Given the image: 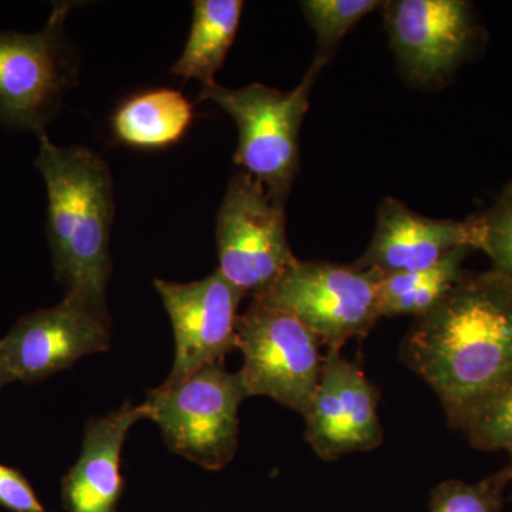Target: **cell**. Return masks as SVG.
Listing matches in <instances>:
<instances>
[{
  "label": "cell",
  "instance_id": "6da1fadb",
  "mask_svg": "<svg viewBox=\"0 0 512 512\" xmlns=\"http://www.w3.org/2000/svg\"><path fill=\"white\" fill-rule=\"evenodd\" d=\"M400 359L433 389L453 427L512 370V278L494 268L464 272L433 311L414 320Z\"/></svg>",
  "mask_w": 512,
  "mask_h": 512
},
{
  "label": "cell",
  "instance_id": "7c38bea8",
  "mask_svg": "<svg viewBox=\"0 0 512 512\" xmlns=\"http://www.w3.org/2000/svg\"><path fill=\"white\" fill-rule=\"evenodd\" d=\"M154 285L175 338L174 366L164 383L181 382L202 367L224 362L237 349L238 306L245 295L220 272L190 284L156 279Z\"/></svg>",
  "mask_w": 512,
  "mask_h": 512
},
{
  "label": "cell",
  "instance_id": "44dd1931",
  "mask_svg": "<svg viewBox=\"0 0 512 512\" xmlns=\"http://www.w3.org/2000/svg\"><path fill=\"white\" fill-rule=\"evenodd\" d=\"M483 224V251L493 268L512 278V183L505 185L487 211L480 214Z\"/></svg>",
  "mask_w": 512,
  "mask_h": 512
},
{
  "label": "cell",
  "instance_id": "9c48e42d",
  "mask_svg": "<svg viewBox=\"0 0 512 512\" xmlns=\"http://www.w3.org/2000/svg\"><path fill=\"white\" fill-rule=\"evenodd\" d=\"M383 16L400 73L421 89L446 82L481 43L476 10L463 0H393Z\"/></svg>",
  "mask_w": 512,
  "mask_h": 512
},
{
  "label": "cell",
  "instance_id": "cb8c5ba5",
  "mask_svg": "<svg viewBox=\"0 0 512 512\" xmlns=\"http://www.w3.org/2000/svg\"><path fill=\"white\" fill-rule=\"evenodd\" d=\"M501 476L505 478L507 483H511L512 481V451L510 453V458H508L507 466L500 471Z\"/></svg>",
  "mask_w": 512,
  "mask_h": 512
},
{
  "label": "cell",
  "instance_id": "30bf717a",
  "mask_svg": "<svg viewBox=\"0 0 512 512\" xmlns=\"http://www.w3.org/2000/svg\"><path fill=\"white\" fill-rule=\"evenodd\" d=\"M110 319L76 296L23 316L0 340L13 379L37 383L77 360L110 348Z\"/></svg>",
  "mask_w": 512,
  "mask_h": 512
},
{
  "label": "cell",
  "instance_id": "8fae6325",
  "mask_svg": "<svg viewBox=\"0 0 512 512\" xmlns=\"http://www.w3.org/2000/svg\"><path fill=\"white\" fill-rule=\"evenodd\" d=\"M305 421L306 441L326 461L367 453L383 443L377 387L340 350L329 349L323 359Z\"/></svg>",
  "mask_w": 512,
  "mask_h": 512
},
{
  "label": "cell",
  "instance_id": "603a6c76",
  "mask_svg": "<svg viewBox=\"0 0 512 512\" xmlns=\"http://www.w3.org/2000/svg\"><path fill=\"white\" fill-rule=\"evenodd\" d=\"M13 382H15V379L10 375L5 359H3L2 350H0V389H2L3 386H6V384Z\"/></svg>",
  "mask_w": 512,
  "mask_h": 512
},
{
  "label": "cell",
  "instance_id": "7a4b0ae2",
  "mask_svg": "<svg viewBox=\"0 0 512 512\" xmlns=\"http://www.w3.org/2000/svg\"><path fill=\"white\" fill-rule=\"evenodd\" d=\"M39 138L35 164L46 184L47 238L56 279L66 286V295L107 312L114 221L109 165L89 148L59 147L46 134Z\"/></svg>",
  "mask_w": 512,
  "mask_h": 512
},
{
  "label": "cell",
  "instance_id": "277c9868",
  "mask_svg": "<svg viewBox=\"0 0 512 512\" xmlns=\"http://www.w3.org/2000/svg\"><path fill=\"white\" fill-rule=\"evenodd\" d=\"M247 397L239 372L229 373L220 362L150 390L143 406L174 453L218 471L237 454L239 406Z\"/></svg>",
  "mask_w": 512,
  "mask_h": 512
},
{
  "label": "cell",
  "instance_id": "7402d4cb",
  "mask_svg": "<svg viewBox=\"0 0 512 512\" xmlns=\"http://www.w3.org/2000/svg\"><path fill=\"white\" fill-rule=\"evenodd\" d=\"M0 505L12 512H46L20 471L0 464Z\"/></svg>",
  "mask_w": 512,
  "mask_h": 512
},
{
  "label": "cell",
  "instance_id": "5bb4252c",
  "mask_svg": "<svg viewBox=\"0 0 512 512\" xmlns=\"http://www.w3.org/2000/svg\"><path fill=\"white\" fill-rule=\"evenodd\" d=\"M147 419L143 404H124L100 419L89 420L82 454L62 481L64 508L69 512H117L124 490L121 450L128 431Z\"/></svg>",
  "mask_w": 512,
  "mask_h": 512
},
{
  "label": "cell",
  "instance_id": "ffe728a7",
  "mask_svg": "<svg viewBox=\"0 0 512 512\" xmlns=\"http://www.w3.org/2000/svg\"><path fill=\"white\" fill-rule=\"evenodd\" d=\"M507 484L500 471L476 484L444 481L431 493L430 512H501Z\"/></svg>",
  "mask_w": 512,
  "mask_h": 512
},
{
  "label": "cell",
  "instance_id": "e0dca14e",
  "mask_svg": "<svg viewBox=\"0 0 512 512\" xmlns=\"http://www.w3.org/2000/svg\"><path fill=\"white\" fill-rule=\"evenodd\" d=\"M470 247L454 249L424 271L382 275L379 281L380 315L421 316L433 311L463 276L464 259L473 252Z\"/></svg>",
  "mask_w": 512,
  "mask_h": 512
},
{
  "label": "cell",
  "instance_id": "9a60e30c",
  "mask_svg": "<svg viewBox=\"0 0 512 512\" xmlns=\"http://www.w3.org/2000/svg\"><path fill=\"white\" fill-rule=\"evenodd\" d=\"M242 10L241 0H195L190 35L171 72L185 80H198L202 87L217 83L215 74L237 36Z\"/></svg>",
  "mask_w": 512,
  "mask_h": 512
},
{
  "label": "cell",
  "instance_id": "8992f818",
  "mask_svg": "<svg viewBox=\"0 0 512 512\" xmlns=\"http://www.w3.org/2000/svg\"><path fill=\"white\" fill-rule=\"evenodd\" d=\"M70 9L57 3L39 32H0V126L42 136L55 119L77 77L64 32Z\"/></svg>",
  "mask_w": 512,
  "mask_h": 512
},
{
  "label": "cell",
  "instance_id": "4fadbf2b",
  "mask_svg": "<svg viewBox=\"0 0 512 512\" xmlns=\"http://www.w3.org/2000/svg\"><path fill=\"white\" fill-rule=\"evenodd\" d=\"M481 244L480 214L464 221L436 220L387 197L377 208L372 241L356 265L380 275L424 271L439 264L454 249L470 247L480 251Z\"/></svg>",
  "mask_w": 512,
  "mask_h": 512
},
{
  "label": "cell",
  "instance_id": "52a82bcc",
  "mask_svg": "<svg viewBox=\"0 0 512 512\" xmlns=\"http://www.w3.org/2000/svg\"><path fill=\"white\" fill-rule=\"evenodd\" d=\"M320 345L292 313L252 299L237 323V349L244 355L239 375L248 396L269 397L305 417L325 359Z\"/></svg>",
  "mask_w": 512,
  "mask_h": 512
},
{
  "label": "cell",
  "instance_id": "ac0fdd59",
  "mask_svg": "<svg viewBox=\"0 0 512 512\" xmlns=\"http://www.w3.org/2000/svg\"><path fill=\"white\" fill-rule=\"evenodd\" d=\"M453 429L481 451H512V370L488 387L458 417Z\"/></svg>",
  "mask_w": 512,
  "mask_h": 512
},
{
  "label": "cell",
  "instance_id": "d6986e66",
  "mask_svg": "<svg viewBox=\"0 0 512 512\" xmlns=\"http://www.w3.org/2000/svg\"><path fill=\"white\" fill-rule=\"evenodd\" d=\"M379 0H305L303 15L311 26L318 43L316 59L329 62L343 37L373 10L380 8Z\"/></svg>",
  "mask_w": 512,
  "mask_h": 512
},
{
  "label": "cell",
  "instance_id": "5b68a950",
  "mask_svg": "<svg viewBox=\"0 0 512 512\" xmlns=\"http://www.w3.org/2000/svg\"><path fill=\"white\" fill-rule=\"evenodd\" d=\"M382 275L357 265L299 261L256 301L292 313L322 345L340 350L348 340L365 338L382 318Z\"/></svg>",
  "mask_w": 512,
  "mask_h": 512
},
{
  "label": "cell",
  "instance_id": "2e32d148",
  "mask_svg": "<svg viewBox=\"0 0 512 512\" xmlns=\"http://www.w3.org/2000/svg\"><path fill=\"white\" fill-rule=\"evenodd\" d=\"M194 120L192 104L171 89L137 94L111 117L114 137L126 146L164 148L178 143Z\"/></svg>",
  "mask_w": 512,
  "mask_h": 512
},
{
  "label": "cell",
  "instance_id": "ba28073f",
  "mask_svg": "<svg viewBox=\"0 0 512 512\" xmlns=\"http://www.w3.org/2000/svg\"><path fill=\"white\" fill-rule=\"evenodd\" d=\"M218 272L252 299L264 295L296 261L286 234L285 208L239 171L229 180L217 212Z\"/></svg>",
  "mask_w": 512,
  "mask_h": 512
},
{
  "label": "cell",
  "instance_id": "3957f363",
  "mask_svg": "<svg viewBox=\"0 0 512 512\" xmlns=\"http://www.w3.org/2000/svg\"><path fill=\"white\" fill-rule=\"evenodd\" d=\"M313 60L302 82L289 92L265 84L227 89L218 83L202 87L198 101H212L238 128L235 163L262 184L269 200L285 208L299 170V137L313 84L325 67Z\"/></svg>",
  "mask_w": 512,
  "mask_h": 512
}]
</instances>
